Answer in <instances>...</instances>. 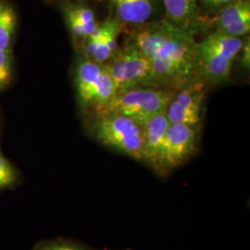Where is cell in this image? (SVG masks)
Instances as JSON below:
<instances>
[{"label":"cell","instance_id":"6da1fadb","mask_svg":"<svg viewBox=\"0 0 250 250\" xmlns=\"http://www.w3.org/2000/svg\"><path fill=\"white\" fill-rule=\"evenodd\" d=\"M135 27L129 41L150 63L158 88L176 92L200 80L193 36L166 20Z\"/></svg>","mask_w":250,"mask_h":250},{"label":"cell","instance_id":"7a4b0ae2","mask_svg":"<svg viewBox=\"0 0 250 250\" xmlns=\"http://www.w3.org/2000/svg\"><path fill=\"white\" fill-rule=\"evenodd\" d=\"M90 134L110 149L143 162V125L127 117L105 111L95 112Z\"/></svg>","mask_w":250,"mask_h":250},{"label":"cell","instance_id":"3957f363","mask_svg":"<svg viewBox=\"0 0 250 250\" xmlns=\"http://www.w3.org/2000/svg\"><path fill=\"white\" fill-rule=\"evenodd\" d=\"M243 42L241 38L215 30L197 43V72L200 80L209 83L228 80Z\"/></svg>","mask_w":250,"mask_h":250},{"label":"cell","instance_id":"277c9868","mask_svg":"<svg viewBox=\"0 0 250 250\" xmlns=\"http://www.w3.org/2000/svg\"><path fill=\"white\" fill-rule=\"evenodd\" d=\"M175 91L156 87H139L117 93L103 109L116 113L143 125L147 120L166 111ZM98 112V111H96Z\"/></svg>","mask_w":250,"mask_h":250},{"label":"cell","instance_id":"5b68a950","mask_svg":"<svg viewBox=\"0 0 250 250\" xmlns=\"http://www.w3.org/2000/svg\"><path fill=\"white\" fill-rule=\"evenodd\" d=\"M104 65L115 83L117 93L139 87L158 88L150 63L129 40L123 47H118Z\"/></svg>","mask_w":250,"mask_h":250},{"label":"cell","instance_id":"8992f818","mask_svg":"<svg viewBox=\"0 0 250 250\" xmlns=\"http://www.w3.org/2000/svg\"><path fill=\"white\" fill-rule=\"evenodd\" d=\"M75 88L81 107L103 109L116 95V86L104 64L84 59L75 71Z\"/></svg>","mask_w":250,"mask_h":250},{"label":"cell","instance_id":"52a82bcc","mask_svg":"<svg viewBox=\"0 0 250 250\" xmlns=\"http://www.w3.org/2000/svg\"><path fill=\"white\" fill-rule=\"evenodd\" d=\"M205 83L198 80L175 92L166 109L170 125L199 126L203 118Z\"/></svg>","mask_w":250,"mask_h":250},{"label":"cell","instance_id":"ba28073f","mask_svg":"<svg viewBox=\"0 0 250 250\" xmlns=\"http://www.w3.org/2000/svg\"><path fill=\"white\" fill-rule=\"evenodd\" d=\"M199 126L170 125L163 151V173L186 163L197 150Z\"/></svg>","mask_w":250,"mask_h":250},{"label":"cell","instance_id":"9c48e42d","mask_svg":"<svg viewBox=\"0 0 250 250\" xmlns=\"http://www.w3.org/2000/svg\"><path fill=\"white\" fill-rule=\"evenodd\" d=\"M169 126L166 111L152 117L143 125V162L162 175L163 151Z\"/></svg>","mask_w":250,"mask_h":250},{"label":"cell","instance_id":"30bf717a","mask_svg":"<svg viewBox=\"0 0 250 250\" xmlns=\"http://www.w3.org/2000/svg\"><path fill=\"white\" fill-rule=\"evenodd\" d=\"M124 24L115 18H107L84 41L85 58L104 64L113 56L118 48V37Z\"/></svg>","mask_w":250,"mask_h":250},{"label":"cell","instance_id":"8fae6325","mask_svg":"<svg viewBox=\"0 0 250 250\" xmlns=\"http://www.w3.org/2000/svg\"><path fill=\"white\" fill-rule=\"evenodd\" d=\"M216 31L241 38L250 31V0H236L218 11Z\"/></svg>","mask_w":250,"mask_h":250},{"label":"cell","instance_id":"7c38bea8","mask_svg":"<svg viewBox=\"0 0 250 250\" xmlns=\"http://www.w3.org/2000/svg\"><path fill=\"white\" fill-rule=\"evenodd\" d=\"M166 21L192 36L200 30L202 21L197 0H162Z\"/></svg>","mask_w":250,"mask_h":250},{"label":"cell","instance_id":"4fadbf2b","mask_svg":"<svg viewBox=\"0 0 250 250\" xmlns=\"http://www.w3.org/2000/svg\"><path fill=\"white\" fill-rule=\"evenodd\" d=\"M115 17L123 24L139 26L151 17L153 0H108Z\"/></svg>","mask_w":250,"mask_h":250},{"label":"cell","instance_id":"5bb4252c","mask_svg":"<svg viewBox=\"0 0 250 250\" xmlns=\"http://www.w3.org/2000/svg\"><path fill=\"white\" fill-rule=\"evenodd\" d=\"M16 13L5 2H0V51H8L16 28Z\"/></svg>","mask_w":250,"mask_h":250},{"label":"cell","instance_id":"9a60e30c","mask_svg":"<svg viewBox=\"0 0 250 250\" xmlns=\"http://www.w3.org/2000/svg\"><path fill=\"white\" fill-rule=\"evenodd\" d=\"M65 13L72 15L73 18L76 19L84 27L90 36L95 32V30L99 27L95 12L93 9H90L83 5H71L65 10Z\"/></svg>","mask_w":250,"mask_h":250},{"label":"cell","instance_id":"2e32d148","mask_svg":"<svg viewBox=\"0 0 250 250\" xmlns=\"http://www.w3.org/2000/svg\"><path fill=\"white\" fill-rule=\"evenodd\" d=\"M18 181V170L0 149V190L13 188Z\"/></svg>","mask_w":250,"mask_h":250},{"label":"cell","instance_id":"e0dca14e","mask_svg":"<svg viewBox=\"0 0 250 250\" xmlns=\"http://www.w3.org/2000/svg\"><path fill=\"white\" fill-rule=\"evenodd\" d=\"M13 78V57L10 50L0 51V93L6 89Z\"/></svg>","mask_w":250,"mask_h":250},{"label":"cell","instance_id":"ac0fdd59","mask_svg":"<svg viewBox=\"0 0 250 250\" xmlns=\"http://www.w3.org/2000/svg\"><path fill=\"white\" fill-rule=\"evenodd\" d=\"M37 250H90L80 245H76L71 242L56 240V241L44 242L37 247Z\"/></svg>","mask_w":250,"mask_h":250},{"label":"cell","instance_id":"d6986e66","mask_svg":"<svg viewBox=\"0 0 250 250\" xmlns=\"http://www.w3.org/2000/svg\"><path fill=\"white\" fill-rule=\"evenodd\" d=\"M201 5L209 11H219L225 6L231 4L236 0H199Z\"/></svg>","mask_w":250,"mask_h":250},{"label":"cell","instance_id":"ffe728a7","mask_svg":"<svg viewBox=\"0 0 250 250\" xmlns=\"http://www.w3.org/2000/svg\"><path fill=\"white\" fill-rule=\"evenodd\" d=\"M239 61L242 66L246 70H250V38H248V41L243 42L240 52L238 54Z\"/></svg>","mask_w":250,"mask_h":250}]
</instances>
